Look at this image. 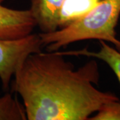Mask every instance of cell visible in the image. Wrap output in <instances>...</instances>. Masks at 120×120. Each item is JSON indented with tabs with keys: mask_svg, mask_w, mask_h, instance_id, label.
<instances>
[{
	"mask_svg": "<svg viewBox=\"0 0 120 120\" xmlns=\"http://www.w3.org/2000/svg\"><path fill=\"white\" fill-rule=\"evenodd\" d=\"M64 0H31L29 9L41 33L53 32L59 29L61 9Z\"/></svg>",
	"mask_w": 120,
	"mask_h": 120,
	"instance_id": "5b68a950",
	"label": "cell"
},
{
	"mask_svg": "<svg viewBox=\"0 0 120 120\" xmlns=\"http://www.w3.org/2000/svg\"><path fill=\"white\" fill-rule=\"evenodd\" d=\"M89 120H120V99L105 103Z\"/></svg>",
	"mask_w": 120,
	"mask_h": 120,
	"instance_id": "9c48e42d",
	"label": "cell"
},
{
	"mask_svg": "<svg viewBox=\"0 0 120 120\" xmlns=\"http://www.w3.org/2000/svg\"><path fill=\"white\" fill-rule=\"evenodd\" d=\"M99 43L100 49L98 52H92L84 48L59 52L64 56H84L103 61L112 69L120 83V52L104 41H99Z\"/></svg>",
	"mask_w": 120,
	"mask_h": 120,
	"instance_id": "8992f818",
	"label": "cell"
},
{
	"mask_svg": "<svg viewBox=\"0 0 120 120\" xmlns=\"http://www.w3.org/2000/svg\"><path fill=\"white\" fill-rule=\"evenodd\" d=\"M59 51L32 53L13 76L28 120H87L105 103L119 98L97 89V61L75 69Z\"/></svg>",
	"mask_w": 120,
	"mask_h": 120,
	"instance_id": "6da1fadb",
	"label": "cell"
},
{
	"mask_svg": "<svg viewBox=\"0 0 120 120\" xmlns=\"http://www.w3.org/2000/svg\"><path fill=\"white\" fill-rule=\"evenodd\" d=\"M101 0H64L61 9L59 29L81 19L98 4Z\"/></svg>",
	"mask_w": 120,
	"mask_h": 120,
	"instance_id": "52a82bcc",
	"label": "cell"
},
{
	"mask_svg": "<svg viewBox=\"0 0 120 120\" xmlns=\"http://www.w3.org/2000/svg\"><path fill=\"white\" fill-rule=\"evenodd\" d=\"M0 0V39L23 38L32 34L36 24L30 9H14Z\"/></svg>",
	"mask_w": 120,
	"mask_h": 120,
	"instance_id": "277c9868",
	"label": "cell"
},
{
	"mask_svg": "<svg viewBox=\"0 0 120 120\" xmlns=\"http://www.w3.org/2000/svg\"><path fill=\"white\" fill-rule=\"evenodd\" d=\"M23 103L16 97L7 92L0 97V120H26Z\"/></svg>",
	"mask_w": 120,
	"mask_h": 120,
	"instance_id": "ba28073f",
	"label": "cell"
},
{
	"mask_svg": "<svg viewBox=\"0 0 120 120\" xmlns=\"http://www.w3.org/2000/svg\"><path fill=\"white\" fill-rule=\"evenodd\" d=\"M39 34H31L17 39H0V80L8 90L15 72L28 56L41 51Z\"/></svg>",
	"mask_w": 120,
	"mask_h": 120,
	"instance_id": "3957f363",
	"label": "cell"
},
{
	"mask_svg": "<svg viewBox=\"0 0 120 120\" xmlns=\"http://www.w3.org/2000/svg\"><path fill=\"white\" fill-rule=\"evenodd\" d=\"M120 17V0H101L86 15L68 26L49 33L39 34L48 52L58 51L77 41L98 39L114 45L120 52L116 28Z\"/></svg>",
	"mask_w": 120,
	"mask_h": 120,
	"instance_id": "7a4b0ae2",
	"label": "cell"
}]
</instances>
